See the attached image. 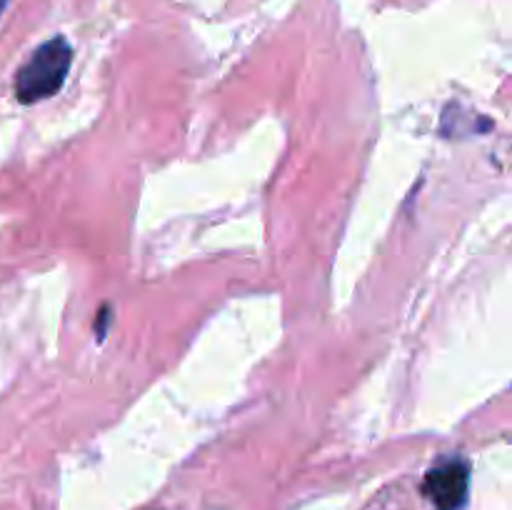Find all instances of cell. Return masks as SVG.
<instances>
[{"label": "cell", "instance_id": "1", "mask_svg": "<svg viewBox=\"0 0 512 510\" xmlns=\"http://www.w3.org/2000/svg\"><path fill=\"white\" fill-rule=\"evenodd\" d=\"M73 65V48L63 35L40 43L15 75V98L23 105L48 100L63 88Z\"/></svg>", "mask_w": 512, "mask_h": 510}, {"label": "cell", "instance_id": "2", "mask_svg": "<svg viewBox=\"0 0 512 510\" xmlns=\"http://www.w3.org/2000/svg\"><path fill=\"white\" fill-rule=\"evenodd\" d=\"M470 465L460 458L438 463L425 473L423 493L435 510H460L468 500Z\"/></svg>", "mask_w": 512, "mask_h": 510}, {"label": "cell", "instance_id": "3", "mask_svg": "<svg viewBox=\"0 0 512 510\" xmlns=\"http://www.w3.org/2000/svg\"><path fill=\"white\" fill-rule=\"evenodd\" d=\"M108 320H110V315H108V308H103V310H100V318H98V323H95V333H98V338H100V340L105 338V325H108Z\"/></svg>", "mask_w": 512, "mask_h": 510}, {"label": "cell", "instance_id": "4", "mask_svg": "<svg viewBox=\"0 0 512 510\" xmlns=\"http://www.w3.org/2000/svg\"><path fill=\"white\" fill-rule=\"evenodd\" d=\"M5 8H8V0H0V15H3Z\"/></svg>", "mask_w": 512, "mask_h": 510}]
</instances>
